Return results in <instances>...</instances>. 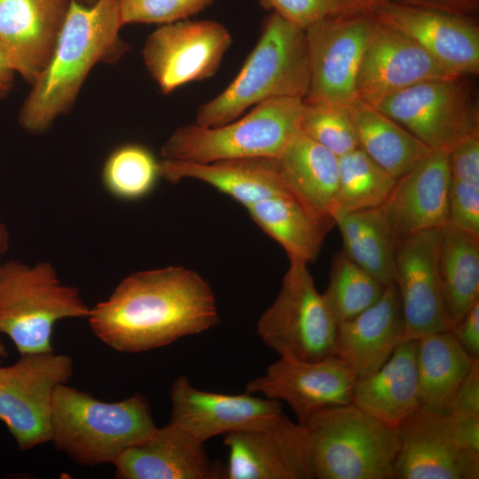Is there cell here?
I'll return each mask as SVG.
<instances>
[{
    "mask_svg": "<svg viewBox=\"0 0 479 479\" xmlns=\"http://www.w3.org/2000/svg\"><path fill=\"white\" fill-rule=\"evenodd\" d=\"M93 334L112 349L138 353L209 330L219 322L209 284L184 266L137 271L90 308Z\"/></svg>",
    "mask_w": 479,
    "mask_h": 479,
    "instance_id": "cell-1",
    "label": "cell"
},
{
    "mask_svg": "<svg viewBox=\"0 0 479 479\" xmlns=\"http://www.w3.org/2000/svg\"><path fill=\"white\" fill-rule=\"evenodd\" d=\"M120 0H71L55 48L19 113L30 134L46 131L72 106L91 68L120 46Z\"/></svg>",
    "mask_w": 479,
    "mask_h": 479,
    "instance_id": "cell-2",
    "label": "cell"
},
{
    "mask_svg": "<svg viewBox=\"0 0 479 479\" xmlns=\"http://www.w3.org/2000/svg\"><path fill=\"white\" fill-rule=\"evenodd\" d=\"M309 81L305 29L271 12L240 72L222 92L198 107L194 123L220 126L269 99H304Z\"/></svg>",
    "mask_w": 479,
    "mask_h": 479,
    "instance_id": "cell-3",
    "label": "cell"
},
{
    "mask_svg": "<svg viewBox=\"0 0 479 479\" xmlns=\"http://www.w3.org/2000/svg\"><path fill=\"white\" fill-rule=\"evenodd\" d=\"M156 428L150 405L141 394L104 402L67 383L54 391L51 441L78 464H113Z\"/></svg>",
    "mask_w": 479,
    "mask_h": 479,
    "instance_id": "cell-4",
    "label": "cell"
},
{
    "mask_svg": "<svg viewBox=\"0 0 479 479\" xmlns=\"http://www.w3.org/2000/svg\"><path fill=\"white\" fill-rule=\"evenodd\" d=\"M312 478L393 479L397 429L354 404L328 407L301 424Z\"/></svg>",
    "mask_w": 479,
    "mask_h": 479,
    "instance_id": "cell-5",
    "label": "cell"
},
{
    "mask_svg": "<svg viewBox=\"0 0 479 479\" xmlns=\"http://www.w3.org/2000/svg\"><path fill=\"white\" fill-rule=\"evenodd\" d=\"M304 101L277 98L220 126L177 128L161 149L164 160L208 163L222 160L278 158L301 132Z\"/></svg>",
    "mask_w": 479,
    "mask_h": 479,
    "instance_id": "cell-6",
    "label": "cell"
},
{
    "mask_svg": "<svg viewBox=\"0 0 479 479\" xmlns=\"http://www.w3.org/2000/svg\"><path fill=\"white\" fill-rule=\"evenodd\" d=\"M90 311L78 289L61 283L51 263H2L0 333L12 340L20 355L53 350L55 324L87 318Z\"/></svg>",
    "mask_w": 479,
    "mask_h": 479,
    "instance_id": "cell-7",
    "label": "cell"
},
{
    "mask_svg": "<svg viewBox=\"0 0 479 479\" xmlns=\"http://www.w3.org/2000/svg\"><path fill=\"white\" fill-rule=\"evenodd\" d=\"M337 326L308 264L289 260L277 297L257 321V335L279 356L311 361L334 355Z\"/></svg>",
    "mask_w": 479,
    "mask_h": 479,
    "instance_id": "cell-8",
    "label": "cell"
},
{
    "mask_svg": "<svg viewBox=\"0 0 479 479\" xmlns=\"http://www.w3.org/2000/svg\"><path fill=\"white\" fill-rule=\"evenodd\" d=\"M376 107L431 150L449 153L479 132V111L467 76L419 82L389 96Z\"/></svg>",
    "mask_w": 479,
    "mask_h": 479,
    "instance_id": "cell-9",
    "label": "cell"
},
{
    "mask_svg": "<svg viewBox=\"0 0 479 479\" xmlns=\"http://www.w3.org/2000/svg\"><path fill=\"white\" fill-rule=\"evenodd\" d=\"M72 374L71 358L53 350L20 354L12 365L0 367V420L19 450L51 441L53 394Z\"/></svg>",
    "mask_w": 479,
    "mask_h": 479,
    "instance_id": "cell-10",
    "label": "cell"
},
{
    "mask_svg": "<svg viewBox=\"0 0 479 479\" xmlns=\"http://www.w3.org/2000/svg\"><path fill=\"white\" fill-rule=\"evenodd\" d=\"M373 13L326 16L305 29L309 88L305 104L349 106L357 98V80Z\"/></svg>",
    "mask_w": 479,
    "mask_h": 479,
    "instance_id": "cell-11",
    "label": "cell"
},
{
    "mask_svg": "<svg viewBox=\"0 0 479 479\" xmlns=\"http://www.w3.org/2000/svg\"><path fill=\"white\" fill-rule=\"evenodd\" d=\"M232 42L229 30L217 21L184 20L152 32L143 47V59L161 91L169 94L216 74Z\"/></svg>",
    "mask_w": 479,
    "mask_h": 479,
    "instance_id": "cell-12",
    "label": "cell"
},
{
    "mask_svg": "<svg viewBox=\"0 0 479 479\" xmlns=\"http://www.w3.org/2000/svg\"><path fill=\"white\" fill-rule=\"evenodd\" d=\"M357 380L334 355L311 361L279 356L263 375L247 383L246 391L285 402L302 424L320 410L350 404Z\"/></svg>",
    "mask_w": 479,
    "mask_h": 479,
    "instance_id": "cell-13",
    "label": "cell"
},
{
    "mask_svg": "<svg viewBox=\"0 0 479 479\" xmlns=\"http://www.w3.org/2000/svg\"><path fill=\"white\" fill-rule=\"evenodd\" d=\"M225 479H311L303 428L284 412L224 436Z\"/></svg>",
    "mask_w": 479,
    "mask_h": 479,
    "instance_id": "cell-14",
    "label": "cell"
},
{
    "mask_svg": "<svg viewBox=\"0 0 479 479\" xmlns=\"http://www.w3.org/2000/svg\"><path fill=\"white\" fill-rule=\"evenodd\" d=\"M441 237L442 228H433L397 242L394 284L402 305L404 341L450 330L438 273Z\"/></svg>",
    "mask_w": 479,
    "mask_h": 479,
    "instance_id": "cell-15",
    "label": "cell"
},
{
    "mask_svg": "<svg viewBox=\"0 0 479 479\" xmlns=\"http://www.w3.org/2000/svg\"><path fill=\"white\" fill-rule=\"evenodd\" d=\"M455 76L412 38L373 13L357 80L358 98L377 106L419 82Z\"/></svg>",
    "mask_w": 479,
    "mask_h": 479,
    "instance_id": "cell-16",
    "label": "cell"
},
{
    "mask_svg": "<svg viewBox=\"0 0 479 479\" xmlns=\"http://www.w3.org/2000/svg\"><path fill=\"white\" fill-rule=\"evenodd\" d=\"M397 479H478L479 452L458 441L447 413L419 408L397 428Z\"/></svg>",
    "mask_w": 479,
    "mask_h": 479,
    "instance_id": "cell-17",
    "label": "cell"
},
{
    "mask_svg": "<svg viewBox=\"0 0 479 479\" xmlns=\"http://www.w3.org/2000/svg\"><path fill=\"white\" fill-rule=\"evenodd\" d=\"M373 15L418 43L452 74H479V26L475 17L461 16L394 2Z\"/></svg>",
    "mask_w": 479,
    "mask_h": 479,
    "instance_id": "cell-18",
    "label": "cell"
},
{
    "mask_svg": "<svg viewBox=\"0 0 479 479\" xmlns=\"http://www.w3.org/2000/svg\"><path fill=\"white\" fill-rule=\"evenodd\" d=\"M169 395V422L202 443L255 426L283 412L279 401L247 391L234 395L201 390L185 375L175 380Z\"/></svg>",
    "mask_w": 479,
    "mask_h": 479,
    "instance_id": "cell-19",
    "label": "cell"
},
{
    "mask_svg": "<svg viewBox=\"0 0 479 479\" xmlns=\"http://www.w3.org/2000/svg\"><path fill=\"white\" fill-rule=\"evenodd\" d=\"M396 239L449 224L448 152L432 150L397 179L379 207Z\"/></svg>",
    "mask_w": 479,
    "mask_h": 479,
    "instance_id": "cell-20",
    "label": "cell"
},
{
    "mask_svg": "<svg viewBox=\"0 0 479 479\" xmlns=\"http://www.w3.org/2000/svg\"><path fill=\"white\" fill-rule=\"evenodd\" d=\"M71 0H0V43L16 73L33 83L47 64Z\"/></svg>",
    "mask_w": 479,
    "mask_h": 479,
    "instance_id": "cell-21",
    "label": "cell"
},
{
    "mask_svg": "<svg viewBox=\"0 0 479 479\" xmlns=\"http://www.w3.org/2000/svg\"><path fill=\"white\" fill-rule=\"evenodd\" d=\"M121 479H217L224 467L211 462L204 443L169 422L130 447L113 463Z\"/></svg>",
    "mask_w": 479,
    "mask_h": 479,
    "instance_id": "cell-22",
    "label": "cell"
},
{
    "mask_svg": "<svg viewBox=\"0 0 479 479\" xmlns=\"http://www.w3.org/2000/svg\"><path fill=\"white\" fill-rule=\"evenodd\" d=\"M404 318L395 284L385 287L380 299L355 317L338 323L334 356L357 379L377 371L404 341Z\"/></svg>",
    "mask_w": 479,
    "mask_h": 479,
    "instance_id": "cell-23",
    "label": "cell"
},
{
    "mask_svg": "<svg viewBox=\"0 0 479 479\" xmlns=\"http://www.w3.org/2000/svg\"><path fill=\"white\" fill-rule=\"evenodd\" d=\"M160 176L171 184L185 179L203 182L245 208L293 190L276 158L230 159L208 163L162 159Z\"/></svg>",
    "mask_w": 479,
    "mask_h": 479,
    "instance_id": "cell-24",
    "label": "cell"
},
{
    "mask_svg": "<svg viewBox=\"0 0 479 479\" xmlns=\"http://www.w3.org/2000/svg\"><path fill=\"white\" fill-rule=\"evenodd\" d=\"M417 340H405L374 373L358 378L351 403L397 429L420 408L417 372Z\"/></svg>",
    "mask_w": 479,
    "mask_h": 479,
    "instance_id": "cell-25",
    "label": "cell"
},
{
    "mask_svg": "<svg viewBox=\"0 0 479 479\" xmlns=\"http://www.w3.org/2000/svg\"><path fill=\"white\" fill-rule=\"evenodd\" d=\"M253 221L287 252L289 260L314 262L334 224L293 190L246 208Z\"/></svg>",
    "mask_w": 479,
    "mask_h": 479,
    "instance_id": "cell-26",
    "label": "cell"
},
{
    "mask_svg": "<svg viewBox=\"0 0 479 479\" xmlns=\"http://www.w3.org/2000/svg\"><path fill=\"white\" fill-rule=\"evenodd\" d=\"M359 148L396 178L418 165L432 151L373 105L360 98L349 105Z\"/></svg>",
    "mask_w": 479,
    "mask_h": 479,
    "instance_id": "cell-27",
    "label": "cell"
},
{
    "mask_svg": "<svg viewBox=\"0 0 479 479\" xmlns=\"http://www.w3.org/2000/svg\"><path fill=\"white\" fill-rule=\"evenodd\" d=\"M416 358L420 408L448 412L475 358L467 353L450 330L418 339Z\"/></svg>",
    "mask_w": 479,
    "mask_h": 479,
    "instance_id": "cell-28",
    "label": "cell"
},
{
    "mask_svg": "<svg viewBox=\"0 0 479 479\" xmlns=\"http://www.w3.org/2000/svg\"><path fill=\"white\" fill-rule=\"evenodd\" d=\"M290 187L319 215L334 224L338 157L300 132L276 158Z\"/></svg>",
    "mask_w": 479,
    "mask_h": 479,
    "instance_id": "cell-29",
    "label": "cell"
},
{
    "mask_svg": "<svg viewBox=\"0 0 479 479\" xmlns=\"http://www.w3.org/2000/svg\"><path fill=\"white\" fill-rule=\"evenodd\" d=\"M438 273L451 330L479 301V236L451 224L442 227Z\"/></svg>",
    "mask_w": 479,
    "mask_h": 479,
    "instance_id": "cell-30",
    "label": "cell"
},
{
    "mask_svg": "<svg viewBox=\"0 0 479 479\" xmlns=\"http://www.w3.org/2000/svg\"><path fill=\"white\" fill-rule=\"evenodd\" d=\"M342 252L383 286L394 284L397 239L380 208L338 215Z\"/></svg>",
    "mask_w": 479,
    "mask_h": 479,
    "instance_id": "cell-31",
    "label": "cell"
},
{
    "mask_svg": "<svg viewBox=\"0 0 479 479\" xmlns=\"http://www.w3.org/2000/svg\"><path fill=\"white\" fill-rule=\"evenodd\" d=\"M338 162L334 221L343 213L381 207L397 179L359 147L338 157Z\"/></svg>",
    "mask_w": 479,
    "mask_h": 479,
    "instance_id": "cell-32",
    "label": "cell"
},
{
    "mask_svg": "<svg viewBox=\"0 0 479 479\" xmlns=\"http://www.w3.org/2000/svg\"><path fill=\"white\" fill-rule=\"evenodd\" d=\"M449 224L479 236V132L449 153Z\"/></svg>",
    "mask_w": 479,
    "mask_h": 479,
    "instance_id": "cell-33",
    "label": "cell"
},
{
    "mask_svg": "<svg viewBox=\"0 0 479 479\" xmlns=\"http://www.w3.org/2000/svg\"><path fill=\"white\" fill-rule=\"evenodd\" d=\"M101 177L111 195L122 200H139L153 191L161 177L160 161L142 145H122L105 161Z\"/></svg>",
    "mask_w": 479,
    "mask_h": 479,
    "instance_id": "cell-34",
    "label": "cell"
},
{
    "mask_svg": "<svg viewBox=\"0 0 479 479\" xmlns=\"http://www.w3.org/2000/svg\"><path fill=\"white\" fill-rule=\"evenodd\" d=\"M385 286L343 252L334 255L323 293L338 323L359 314L381 296Z\"/></svg>",
    "mask_w": 479,
    "mask_h": 479,
    "instance_id": "cell-35",
    "label": "cell"
},
{
    "mask_svg": "<svg viewBox=\"0 0 479 479\" xmlns=\"http://www.w3.org/2000/svg\"><path fill=\"white\" fill-rule=\"evenodd\" d=\"M301 132L337 157L359 147L349 106L305 104Z\"/></svg>",
    "mask_w": 479,
    "mask_h": 479,
    "instance_id": "cell-36",
    "label": "cell"
},
{
    "mask_svg": "<svg viewBox=\"0 0 479 479\" xmlns=\"http://www.w3.org/2000/svg\"><path fill=\"white\" fill-rule=\"evenodd\" d=\"M215 0H120L122 25L167 24L199 13Z\"/></svg>",
    "mask_w": 479,
    "mask_h": 479,
    "instance_id": "cell-37",
    "label": "cell"
},
{
    "mask_svg": "<svg viewBox=\"0 0 479 479\" xmlns=\"http://www.w3.org/2000/svg\"><path fill=\"white\" fill-rule=\"evenodd\" d=\"M266 10L306 29L314 22L333 14L332 0H258Z\"/></svg>",
    "mask_w": 479,
    "mask_h": 479,
    "instance_id": "cell-38",
    "label": "cell"
},
{
    "mask_svg": "<svg viewBox=\"0 0 479 479\" xmlns=\"http://www.w3.org/2000/svg\"><path fill=\"white\" fill-rule=\"evenodd\" d=\"M450 331L472 358L479 359V301L466 311Z\"/></svg>",
    "mask_w": 479,
    "mask_h": 479,
    "instance_id": "cell-39",
    "label": "cell"
},
{
    "mask_svg": "<svg viewBox=\"0 0 479 479\" xmlns=\"http://www.w3.org/2000/svg\"><path fill=\"white\" fill-rule=\"evenodd\" d=\"M479 413V359L472 365L459 384L450 411Z\"/></svg>",
    "mask_w": 479,
    "mask_h": 479,
    "instance_id": "cell-40",
    "label": "cell"
},
{
    "mask_svg": "<svg viewBox=\"0 0 479 479\" xmlns=\"http://www.w3.org/2000/svg\"><path fill=\"white\" fill-rule=\"evenodd\" d=\"M446 413L459 444L466 449L479 452V413L454 410Z\"/></svg>",
    "mask_w": 479,
    "mask_h": 479,
    "instance_id": "cell-41",
    "label": "cell"
},
{
    "mask_svg": "<svg viewBox=\"0 0 479 479\" xmlns=\"http://www.w3.org/2000/svg\"><path fill=\"white\" fill-rule=\"evenodd\" d=\"M394 2L461 16L475 17L479 0H392Z\"/></svg>",
    "mask_w": 479,
    "mask_h": 479,
    "instance_id": "cell-42",
    "label": "cell"
},
{
    "mask_svg": "<svg viewBox=\"0 0 479 479\" xmlns=\"http://www.w3.org/2000/svg\"><path fill=\"white\" fill-rule=\"evenodd\" d=\"M390 0H332L335 16H355L373 13L376 8Z\"/></svg>",
    "mask_w": 479,
    "mask_h": 479,
    "instance_id": "cell-43",
    "label": "cell"
},
{
    "mask_svg": "<svg viewBox=\"0 0 479 479\" xmlns=\"http://www.w3.org/2000/svg\"><path fill=\"white\" fill-rule=\"evenodd\" d=\"M16 71L0 43V100L12 90Z\"/></svg>",
    "mask_w": 479,
    "mask_h": 479,
    "instance_id": "cell-44",
    "label": "cell"
},
{
    "mask_svg": "<svg viewBox=\"0 0 479 479\" xmlns=\"http://www.w3.org/2000/svg\"><path fill=\"white\" fill-rule=\"evenodd\" d=\"M9 233L5 225L0 221V257L9 249Z\"/></svg>",
    "mask_w": 479,
    "mask_h": 479,
    "instance_id": "cell-45",
    "label": "cell"
},
{
    "mask_svg": "<svg viewBox=\"0 0 479 479\" xmlns=\"http://www.w3.org/2000/svg\"><path fill=\"white\" fill-rule=\"evenodd\" d=\"M7 357V350L5 349V346L0 340V358L6 357Z\"/></svg>",
    "mask_w": 479,
    "mask_h": 479,
    "instance_id": "cell-46",
    "label": "cell"
},
{
    "mask_svg": "<svg viewBox=\"0 0 479 479\" xmlns=\"http://www.w3.org/2000/svg\"><path fill=\"white\" fill-rule=\"evenodd\" d=\"M76 2L85 4V5H91L98 2V0H75Z\"/></svg>",
    "mask_w": 479,
    "mask_h": 479,
    "instance_id": "cell-47",
    "label": "cell"
},
{
    "mask_svg": "<svg viewBox=\"0 0 479 479\" xmlns=\"http://www.w3.org/2000/svg\"><path fill=\"white\" fill-rule=\"evenodd\" d=\"M1 265H2V262L0 261V268H1Z\"/></svg>",
    "mask_w": 479,
    "mask_h": 479,
    "instance_id": "cell-48",
    "label": "cell"
}]
</instances>
